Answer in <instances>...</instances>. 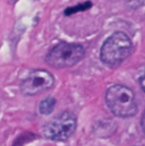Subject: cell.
<instances>
[{
	"instance_id": "cell-7",
	"label": "cell",
	"mask_w": 145,
	"mask_h": 146,
	"mask_svg": "<svg viewBox=\"0 0 145 146\" xmlns=\"http://www.w3.org/2000/svg\"><path fill=\"white\" fill-rule=\"evenodd\" d=\"M139 83H140V86H141L143 91L145 92V71L139 79Z\"/></svg>"
},
{
	"instance_id": "cell-2",
	"label": "cell",
	"mask_w": 145,
	"mask_h": 146,
	"mask_svg": "<svg viewBox=\"0 0 145 146\" xmlns=\"http://www.w3.org/2000/svg\"><path fill=\"white\" fill-rule=\"evenodd\" d=\"M132 50V43L130 38L122 32H117L103 43L100 57L102 62L108 65H117L127 58Z\"/></svg>"
},
{
	"instance_id": "cell-8",
	"label": "cell",
	"mask_w": 145,
	"mask_h": 146,
	"mask_svg": "<svg viewBox=\"0 0 145 146\" xmlns=\"http://www.w3.org/2000/svg\"><path fill=\"white\" fill-rule=\"evenodd\" d=\"M141 127H142V130L145 133V110L144 111L142 117H141Z\"/></svg>"
},
{
	"instance_id": "cell-3",
	"label": "cell",
	"mask_w": 145,
	"mask_h": 146,
	"mask_svg": "<svg viewBox=\"0 0 145 146\" xmlns=\"http://www.w3.org/2000/svg\"><path fill=\"white\" fill-rule=\"evenodd\" d=\"M84 56L85 50L80 44L61 42L48 52L45 62L52 68H65L78 63Z\"/></svg>"
},
{
	"instance_id": "cell-5",
	"label": "cell",
	"mask_w": 145,
	"mask_h": 146,
	"mask_svg": "<svg viewBox=\"0 0 145 146\" xmlns=\"http://www.w3.org/2000/svg\"><path fill=\"white\" fill-rule=\"evenodd\" d=\"M54 82V77L50 72L44 69H35L21 81L20 91L25 97H32L50 89Z\"/></svg>"
},
{
	"instance_id": "cell-1",
	"label": "cell",
	"mask_w": 145,
	"mask_h": 146,
	"mask_svg": "<svg viewBox=\"0 0 145 146\" xmlns=\"http://www.w3.org/2000/svg\"><path fill=\"white\" fill-rule=\"evenodd\" d=\"M105 102L109 110L117 117H132L138 111L133 92L122 85H115L109 87L105 94Z\"/></svg>"
},
{
	"instance_id": "cell-4",
	"label": "cell",
	"mask_w": 145,
	"mask_h": 146,
	"mask_svg": "<svg viewBox=\"0 0 145 146\" xmlns=\"http://www.w3.org/2000/svg\"><path fill=\"white\" fill-rule=\"evenodd\" d=\"M77 120L73 114L62 112L47 121L42 127V133L47 139L62 142L68 139L75 132Z\"/></svg>"
},
{
	"instance_id": "cell-6",
	"label": "cell",
	"mask_w": 145,
	"mask_h": 146,
	"mask_svg": "<svg viewBox=\"0 0 145 146\" xmlns=\"http://www.w3.org/2000/svg\"><path fill=\"white\" fill-rule=\"evenodd\" d=\"M56 101L53 97H46L44 98L38 105V111L41 115H49L52 113V111L55 109Z\"/></svg>"
}]
</instances>
